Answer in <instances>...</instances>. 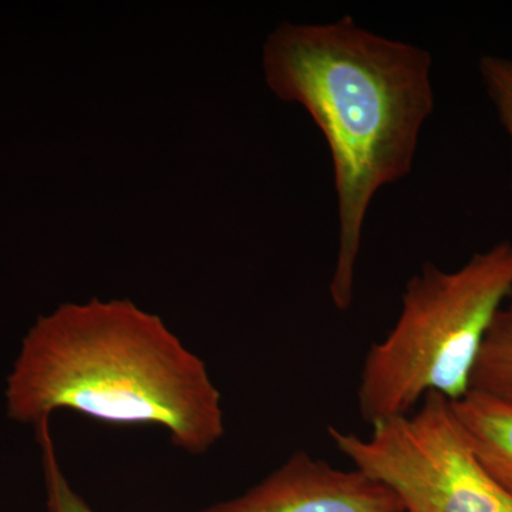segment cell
Listing matches in <instances>:
<instances>
[{"label":"cell","instance_id":"7","mask_svg":"<svg viewBox=\"0 0 512 512\" xmlns=\"http://www.w3.org/2000/svg\"><path fill=\"white\" fill-rule=\"evenodd\" d=\"M470 390L512 404V305L498 311L485 333L471 372Z\"/></svg>","mask_w":512,"mask_h":512},{"label":"cell","instance_id":"3","mask_svg":"<svg viewBox=\"0 0 512 512\" xmlns=\"http://www.w3.org/2000/svg\"><path fill=\"white\" fill-rule=\"evenodd\" d=\"M512 293V242L471 256L456 269L427 264L407 282L399 319L370 348L357 402L369 424L412 413L429 393L448 400L470 390L488 328Z\"/></svg>","mask_w":512,"mask_h":512},{"label":"cell","instance_id":"1","mask_svg":"<svg viewBox=\"0 0 512 512\" xmlns=\"http://www.w3.org/2000/svg\"><path fill=\"white\" fill-rule=\"evenodd\" d=\"M433 57L363 28L350 16L276 28L264 46L266 83L301 104L325 137L338 197L339 244L330 298L348 311L370 204L412 173L434 111Z\"/></svg>","mask_w":512,"mask_h":512},{"label":"cell","instance_id":"2","mask_svg":"<svg viewBox=\"0 0 512 512\" xmlns=\"http://www.w3.org/2000/svg\"><path fill=\"white\" fill-rule=\"evenodd\" d=\"M5 406L10 420L35 427L59 410L160 427L194 456L225 433L221 392L204 360L127 299L64 303L40 316L6 379Z\"/></svg>","mask_w":512,"mask_h":512},{"label":"cell","instance_id":"8","mask_svg":"<svg viewBox=\"0 0 512 512\" xmlns=\"http://www.w3.org/2000/svg\"><path fill=\"white\" fill-rule=\"evenodd\" d=\"M37 441L42 451L43 474H45L47 510L49 512H94L82 495L64 476L57 458L55 441L50 431V420L36 426Z\"/></svg>","mask_w":512,"mask_h":512},{"label":"cell","instance_id":"5","mask_svg":"<svg viewBox=\"0 0 512 512\" xmlns=\"http://www.w3.org/2000/svg\"><path fill=\"white\" fill-rule=\"evenodd\" d=\"M200 512H404L396 495L359 470H340L306 451L247 493Z\"/></svg>","mask_w":512,"mask_h":512},{"label":"cell","instance_id":"4","mask_svg":"<svg viewBox=\"0 0 512 512\" xmlns=\"http://www.w3.org/2000/svg\"><path fill=\"white\" fill-rule=\"evenodd\" d=\"M372 427L369 437L329 427V439L404 512H512V497L481 466L443 394L429 393L419 409Z\"/></svg>","mask_w":512,"mask_h":512},{"label":"cell","instance_id":"6","mask_svg":"<svg viewBox=\"0 0 512 512\" xmlns=\"http://www.w3.org/2000/svg\"><path fill=\"white\" fill-rule=\"evenodd\" d=\"M451 406L481 466L512 497V404L468 390Z\"/></svg>","mask_w":512,"mask_h":512},{"label":"cell","instance_id":"9","mask_svg":"<svg viewBox=\"0 0 512 512\" xmlns=\"http://www.w3.org/2000/svg\"><path fill=\"white\" fill-rule=\"evenodd\" d=\"M480 76L485 92L490 97L498 119L510 138L512 148V59L503 56L487 55L481 57ZM512 195V171H511Z\"/></svg>","mask_w":512,"mask_h":512}]
</instances>
